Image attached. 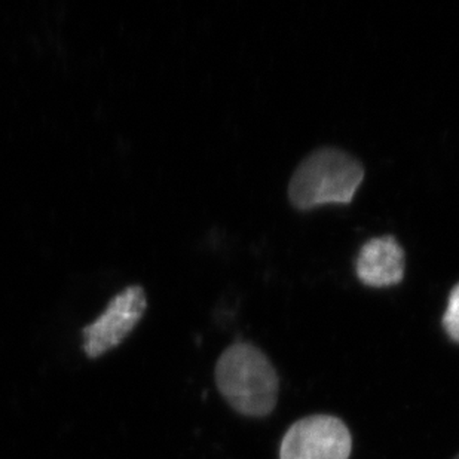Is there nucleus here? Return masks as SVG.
<instances>
[{"label": "nucleus", "mask_w": 459, "mask_h": 459, "mask_svg": "<svg viewBox=\"0 0 459 459\" xmlns=\"http://www.w3.org/2000/svg\"><path fill=\"white\" fill-rule=\"evenodd\" d=\"M214 375L223 399L241 415L264 418L277 406V370L253 343L235 342L226 348L217 359Z\"/></svg>", "instance_id": "1"}, {"label": "nucleus", "mask_w": 459, "mask_h": 459, "mask_svg": "<svg viewBox=\"0 0 459 459\" xmlns=\"http://www.w3.org/2000/svg\"><path fill=\"white\" fill-rule=\"evenodd\" d=\"M363 178V165L354 156L341 149H318L309 153L291 176L289 198L299 210L350 204Z\"/></svg>", "instance_id": "2"}, {"label": "nucleus", "mask_w": 459, "mask_h": 459, "mask_svg": "<svg viewBox=\"0 0 459 459\" xmlns=\"http://www.w3.org/2000/svg\"><path fill=\"white\" fill-rule=\"evenodd\" d=\"M352 438L336 416L312 415L287 429L280 459H350Z\"/></svg>", "instance_id": "3"}, {"label": "nucleus", "mask_w": 459, "mask_h": 459, "mask_svg": "<svg viewBox=\"0 0 459 459\" xmlns=\"http://www.w3.org/2000/svg\"><path fill=\"white\" fill-rule=\"evenodd\" d=\"M148 299L143 287H126L115 296L99 318L82 330L83 351L88 359H99L117 348L139 325Z\"/></svg>", "instance_id": "4"}, {"label": "nucleus", "mask_w": 459, "mask_h": 459, "mask_svg": "<svg viewBox=\"0 0 459 459\" xmlns=\"http://www.w3.org/2000/svg\"><path fill=\"white\" fill-rule=\"evenodd\" d=\"M359 281L368 287H390L404 277V252L394 237H379L364 244L356 260Z\"/></svg>", "instance_id": "5"}, {"label": "nucleus", "mask_w": 459, "mask_h": 459, "mask_svg": "<svg viewBox=\"0 0 459 459\" xmlns=\"http://www.w3.org/2000/svg\"><path fill=\"white\" fill-rule=\"evenodd\" d=\"M442 325L447 336L459 343V282L452 289L447 299L446 311L443 314Z\"/></svg>", "instance_id": "6"}, {"label": "nucleus", "mask_w": 459, "mask_h": 459, "mask_svg": "<svg viewBox=\"0 0 459 459\" xmlns=\"http://www.w3.org/2000/svg\"><path fill=\"white\" fill-rule=\"evenodd\" d=\"M454 459H459V455H456L455 458H454Z\"/></svg>", "instance_id": "7"}]
</instances>
